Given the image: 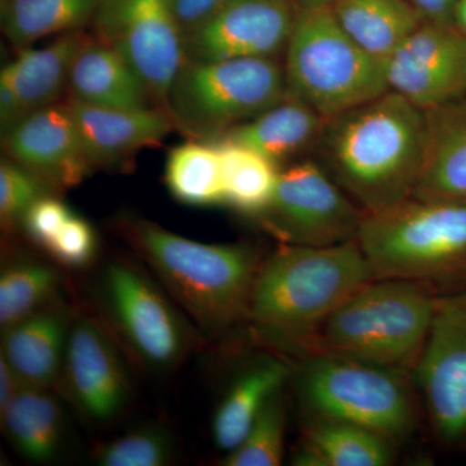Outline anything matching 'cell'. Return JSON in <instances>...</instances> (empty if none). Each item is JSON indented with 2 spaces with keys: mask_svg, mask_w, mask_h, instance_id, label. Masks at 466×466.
<instances>
[{
  "mask_svg": "<svg viewBox=\"0 0 466 466\" xmlns=\"http://www.w3.org/2000/svg\"><path fill=\"white\" fill-rule=\"evenodd\" d=\"M425 143V110L388 91L327 119L317 147L334 182L372 214L412 198Z\"/></svg>",
  "mask_w": 466,
  "mask_h": 466,
  "instance_id": "6da1fadb",
  "label": "cell"
},
{
  "mask_svg": "<svg viewBox=\"0 0 466 466\" xmlns=\"http://www.w3.org/2000/svg\"><path fill=\"white\" fill-rule=\"evenodd\" d=\"M373 279L357 240L323 248L281 244L260 263L247 321L263 342L308 357L328 318Z\"/></svg>",
  "mask_w": 466,
  "mask_h": 466,
  "instance_id": "7a4b0ae2",
  "label": "cell"
},
{
  "mask_svg": "<svg viewBox=\"0 0 466 466\" xmlns=\"http://www.w3.org/2000/svg\"><path fill=\"white\" fill-rule=\"evenodd\" d=\"M125 241L202 337H223L247 321L262 256L247 244H204L146 219L119 225Z\"/></svg>",
  "mask_w": 466,
  "mask_h": 466,
  "instance_id": "3957f363",
  "label": "cell"
},
{
  "mask_svg": "<svg viewBox=\"0 0 466 466\" xmlns=\"http://www.w3.org/2000/svg\"><path fill=\"white\" fill-rule=\"evenodd\" d=\"M437 300L424 284L373 279L328 318L312 354L342 355L410 376L431 332Z\"/></svg>",
  "mask_w": 466,
  "mask_h": 466,
  "instance_id": "277c9868",
  "label": "cell"
},
{
  "mask_svg": "<svg viewBox=\"0 0 466 466\" xmlns=\"http://www.w3.org/2000/svg\"><path fill=\"white\" fill-rule=\"evenodd\" d=\"M284 52L288 94L325 119L389 91L383 63L350 38L328 0L299 2Z\"/></svg>",
  "mask_w": 466,
  "mask_h": 466,
  "instance_id": "5b68a950",
  "label": "cell"
},
{
  "mask_svg": "<svg viewBox=\"0 0 466 466\" xmlns=\"http://www.w3.org/2000/svg\"><path fill=\"white\" fill-rule=\"evenodd\" d=\"M357 241L375 279L451 280L466 272V204L408 198L366 214Z\"/></svg>",
  "mask_w": 466,
  "mask_h": 466,
  "instance_id": "8992f818",
  "label": "cell"
},
{
  "mask_svg": "<svg viewBox=\"0 0 466 466\" xmlns=\"http://www.w3.org/2000/svg\"><path fill=\"white\" fill-rule=\"evenodd\" d=\"M101 321L143 370L167 375L200 345L202 334L155 279L126 259L104 263L94 284Z\"/></svg>",
  "mask_w": 466,
  "mask_h": 466,
  "instance_id": "52a82bcc",
  "label": "cell"
},
{
  "mask_svg": "<svg viewBox=\"0 0 466 466\" xmlns=\"http://www.w3.org/2000/svg\"><path fill=\"white\" fill-rule=\"evenodd\" d=\"M287 95L284 67L276 58L186 61L168 92L167 110L184 133L211 142Z\"/></svg>",
  "mask_w": 466,
  "mask_h": 466,
  "instance_id": "ba28073f",
  "label": "cell"
},
{
  "mask_svg": "<svg viewBox=\"0 0 466 466\" xmlns=\"http://www.w3.org/2000/svg\"><path fill=\"white\" fill-rule=\"evenodd\" d=\"M407 377L358 359L315 352L302 358L297 389L309 417L361 426L392 441L415 426Z\"/></svg>",
  "mask_w": 466,
  "mask_h": 466,
  "instance_id": "9c48e42d",
  "label": "cell"
},
{
  "mask_svg": "<svg viewBox=\"0 0 466 466\" xmlns=\"http://www.w3.org/2000/svg\"><path fill=\"white\" fill-rule=\"evenodd\" d=\"M364 216L323 167L303 161L280 171L274 198L256 219L283 244L323 248L357 240Z\"/></svg>",
  "mask_w": 466,
  "mask_h": 466,
  "instance_id": "30bf717a",
  "label": "cell"
},
{
  "mask_svg": "<svg viewBox=\"0 0 466 466\" xmlns=\"http://www.w3.org/2000/svg\"><path fill=\"white\" fill-rule=\"evenodd\" d=\"M95 35L112 46L167 109L168 92L186 64V39L168 0H101Z\"/></svg>",
  "mask_w": 466,
  "mask_h": 466,
  "instance_id": "8fae6325",
  "label": "cell"
},
{
  "mask_svg": "<svg viewBox=\"0 0 466 466\" xmlns=\"http://www.w3.org/2000/svg\"><path fill=\"white\" fill-rule=\"evenodd\" d=\"M113 334L103 321L75 315L60 382L85 420L109 425L133 397L130 373Z\"/></svg>",
  "mask_w": 466,
  "mask_h": 466,
  "instance_id": "7c38bea8",
  "label": "cell"
},
{
  "mask_svg": "<svg viewBox=\"0 0 466 466\" xmlns=\"http://www.w3.org/2000/svg\"><path fill=\"white\" fill-rule=\"evenodd\" d=\"M413 373L438 437L449 444L465 441L466 294L438 299Z\"/></svg>",
  "mask_w": 466,
  "mask_h": 466,
  "instance_id": "4fadbf2b",
  "label": "cell"
},
{
  "mask_svg": "<svg viewBox=\"0 0 466 466\" xmlns=\"http://www.w3.org/2000/svg\"><path fill=\"white\" fill-rule=\"evenodd\" d=\"M389 91L429 110L466 96V36L424 21L383 63Z\"/></svg>",
  "mask_w": 466,
  "mask_h": 466,
  "instance_id": "5bb4252c",
  "label": "cell"
},
{
  "mask_svg": "<svg viewBox=\"0 0 466 466\" xmlns=\"http://www.w3.org/2000/svg\"><path fill=\"white\" fill-rule=\"evenodd\" d=\"M299 8V0H225L186 36L187 61L275 58L287 48Z\"/></svg>",
  "mask_w": 466,
  "mask_h": 466,
  "instance_id": "9a60e30c",
  "label": "cell"
},
{
  "mask_svg": "<svg viewBox=\"0 0 466 466\" xmlns=\"http://www.w3.org/2000/svg\"><path fill=\"white\" fill-rule=\"evenodd\" d=\"M9 159L41 177L55 191L72 188L94 170L66 104L36 110L2 137Z\"/></svg>",
  "mask_w": 466,
  "mask_h": 466,
  "instance_id": "2e32d148",
  "label": "cell"
},
{
  "mask_svg": "<svg viewBox=\"0 0 466 466\" xmlns=\"http://www.w3.org/2000/svg\"><path fill=\"white\" fill-rule=\"evenodd\" d=\"M66 104L94 170H127L140 150L158 146L177 127L165 108H103L70 96Z\"/></svg>",
  "mask_w": 466,
  "mask_h": 466,
  "instance_id": "e0dca14e",
  "label": "cell"
},
{
  "mask_svg": "<svg viewBox=\"0 0 466 466\" xmlns=\"http://www.w3.org/2000/svg\"><path fill=\"white\" fill-rule=\"evenodd\" d=\"M73 318L58 299L2 330L0 355L24 386L52 389L60 382Z\"/></svg>",
  "mask_w": 466,
  "mask_h": 466,
  "instance_id": "ac0fdd59",
  "label": "cell"
},
{
  "mask_svg": "<svg viewBox=\"0 0 466 466\" xmlns=\"http://www.w3.org/2000/svg\"><path fill=\"white\" fill-rule=\"evenodd\" d=\"M425 116L424 161L412 198L466 204V96Z\"/></svg>",
  "mask_w": 466,
  "mask_h": 466,
  "instance_id": "d6986e66",
  "label": "cell"
},
{
  "mask_svg": "<svg viewBox=\"0 0 466 466\" xmlns=\"http://www.w3.org/2000/svg\"><path fill=\"white\" fill-rule=\"evenodd\" d=\"M70 97L112 109L149 108L152 95L142 76L112 46L88 35L70 69Z\"/></svg>",
  "mask_w": 466,
  "mask_h": 466,
  "instance_id": "ffe728a7",
  "label": "cell"
},
{
  "mask_svg": "<svg viewBox=\"0 0 466 466\" xmlns=\"http://www.w3.org/2000/svg\"><path fill=\"white\" fill-rule=\"evenodd\" d=\"M87 36L84 30L60 34L51 45L20 51L14 63L3 67L0 76L14 92L21 121L57 104L67 90L73 61Z\"/></svg>",
  "mask_w": 466,
  "mask_h": 466,
  "instance_id": "44dd1931",
  "label": "cell"
},
{
  "mask_svg": "<svg viewBox=\"0 0 466 466\" xmlns=\"http://www.w3.org/2000/svg\"><path fill=\"white\" fill-rule=\"evenodd\" d=\"M291 375L283 359L263 357L250 361L238 373L214 412L211 435L218 450L228 453L248 434L260 410Z\"/></svg>",
  "mask_w": 466,
  "mask_h": 466,
  "instance_id": "7402d4cb",
  "label": "cell"
},
{
  "mask_svg": "<svg viewBox=\"0 0 466 466\" xmlns=\"http://www.w3.org/2000/svg\"><path fill=\"white\" fill-rule=\"evenodd\" d=\"M325 122L317 110L288 94L271 108L218 139L249 147L280 165L317 146Z\"/></svg>",
  "mask_w": 466,
  "mask_h": 466,
  "instance_id": "603a6c76",
  "label": "cell"
},
{
  "mask_svg": "<svg viewBox=\"0 0 466 466\" xmlns=\"http://www.w3.org/2000/svg\"><path fill=\"white\" fill-rule=\"evenodd\" d=\"M0 416L9 441L26 461L51 464L63 455L66 413L51 389L23 386Z\"/></svg>",
  "mask_w": 466,
  "mask_h": 466,
  "instance_id": "cb8c5ba5",
  "label": "cell"
},
{
  "mask_svg": "<svg viewBox=\"0 0 466 466\" xmlns=\"http://www.w3.org/2000/svg\"><path fill=\"white\" fill-rule=\"evenodd\" d=\"M392 441L361 426L309 417L293 464L300 466H386Z\"/></svg>",
  "mask_w": 466,
  "mask_h": 466,
  "instance_id": "d4e9b609",
  "label": "cell"
},
{
  "mask_svg": "<svg viewBox=\"0 0 466 466\" xmlns=\"http://www.w3.org/2000/svg\"><path fill=\"white\" fill-rule=\"evenodd\" d=\"M350 38L385 63L424 18L408 0H328Z\"/></svg>",
  "mask_w": 466,
  "mask_h": 466,
  "instance_id": "484cf974",
  "label": "cell"
},
{
  "mask_svg": "<svg viewBox=\"0 0 466 466\" xmlns=\"http://www.w3.org/2000/svg\"><path fill=\"white\" fill-rule=\"evenodd\" d=\"M101 0H2V27L18 51L55 34L84 30Z\"/></svg>",
  "mask_w": 466,
  "mask_h": 466,
  "instance_id": "4316f807",
  "label": "cell"
},
{
  "mask_svg": "<svg viewBox=\"0 0 466 466\" xmlns=\"http://www.w3.org/2000/svg\"><path fill=\"white\" fill-rule=\"evenodd\" d=\"M165 182L180 204L195 208L226 205L222 156L216 142L191 140L168 152Z\"/></svg>",
  "mask_w": 466,
  "mask_h": 466,
  "instance_id": "83f0119b",
  "label": "cell"
},
{
  "mask_svg": "<svg viewBox=\"0 0 466 466\" xmlns=\"http://www.w3.org/2000/svg\"><path fill=\"white\" fill-rule=\"evenodd\" d=\"M222 156L226 205L233 210L258 218L268 208L278 186L280 168L262 153L231 142L211 140Z\"/></svg>",
  "mask_w": 466,
  "mask_h": 466,
  "instance_id": "f1b7e54d",
  "label": "cell"
},
{
  "mask_svg": "<svg viewBox=\"0 0 466 466\" xmlns=\"http://www.w3.org/2000/svg\"><path fill=\"white\" fill-rule=\"evenodd\" d=\"M61 275L56 267L33 258L8 263L0 274V327L18 323L58 299Z\"/></svg>",
  "mask_w": 466,
  "mask_h": 466,
  "instance_id": "f546056e",
  "label": "cell"
},
{
  "mask_svg": "<svg viewBox=\"0 0 466 466\" xmlns=\"http://www.w3.org/2000/svg\"><path fill=\"white\" fill-rule=\"evenodd\" d=\"M287 410L281 391L276 392L241 443L226 453L225 466H278L283 462Z\"/></svg>",
  "mask_w": 466,
  "mask_h": 466,
  "instance_id": "4dcf8cb0",
  "label": "cell"
},
{
  "mask_svg": "<svg viewBox=\"0 0 466 466\" xmlns=\"http://www.w3.org/2000/svg\"><path fill=\"white\" fill-rule=\"evenodd\" d=\"M173 435L162 425H146L100 444L92 452L100 466H165L173 461Z\"/></svg>",
  "mask_w": 466,
  "mask_h": 466,
  "instance_id": "1f68e13d",
  "label": "cell"
},
{
  "mask_svg": "<svg viewBox=\"0 0 466 466\" xmlns=\"http://www.w3.org/2000/svg\"><path fill=\"white\" fill-rule=\"evenodd\" d=\"M56 193L38 175L21 167L12 159L0 164V220L3 228L21 225L26 211L45 196Z\"/></svg>",
  "mask_w": 466,
  "mask_h": 466,
  "instance_id": "d6a6232c",
  "label": "cell"
},
{
  "mask_svg": "<svg viewBox=\"0 0 466 466\" xmlns=\"http://www.w3.org/2000/svg\"><path fill=\"white\" fill-rule=\"evenodd\" d=\"M99 240L91 223L73 213L46 249L58 265L67 268H86L94 262Z\"/></svg>",
  "mask_w": 466,
  "mask_h": 466,
  "instance_id": "836d02e7",
  "label": "cell"
},
{
  "mask_svg": "<svg viewBox=\"0 0 466 466\" xmlns=\"http://www.w3.org/2000/svg\"><path fill=\"white\" fill-rule=\"evenodd\" d=\"M72 214L66 202L52 193L36 201L26 211L20 226L34 244L46 250Z\"/></svg>",
  "mask_w": 466,
  "mask_h": 466,
  "instance_id": "e575fe53",
  "label": "cell"
},
{
  "mask_svg": "<svg viewBox=\"0 0 466 466\" xmlns=\"http://www.w3.org/2000/svg\"><path fill=\"white\" fill-rule=\"evenodd\" d=\"M184 39L200 29L225 3V0H168Z\"/></svg>",
  "mask_w": 466,
  "mask_h": 466,
  "instance_id": "d590c367",
  "label": "cell"
},
{
  "mask_svg": "<svg viewBox=\"0 0 466 466\" xmlns=\"http://www.w3.org/2000/svg\"><path fill=\"white\" fill-rule=\"evenodd\" d=\"M428 23L452 24L459 0H408Z\"/></svg>",
  "mask_w": 466,
  "mask_h": 466,
  "instance_id": "8d00e7d4",
  "label": "cell"
},
{
  "mask_svg": "<svg viewBox=\"0 0 466 466\" xmlns=\"http://www.w3.org/2000/svg\"><path fill=\"white\" fill-rule=\"evenodd\" d=\"M23 386L8 361L0 355V413L7 408Z\"/></svg>",
  "mask_w": 466,
  "mask_h": 466,
  "instance_id": "74e56055",
  "label": "cell"
},
{
  "mask_svg": "<svg viewBox=\"0 0 466 466\" xmlns=\"http://www.w3.org/2000/svg\"><path fill=\"white\" fill-rule=\"evenodd\" d=\"M452 24L466 36V0H459L453 11Z\"/></svg>",
  "mask_w": 466,
  "mask_h": 466,
  "instance_id": "f35d334b",
  "label": "cell"
},
{
  "mask_svg": "<svg viewBox=\"0 0 466 466\" xmlns=\"http://www.w3.org/2000/svg\"><path fill=\"white\" fill-rule=\"evenodd\" d=\"M299 2H308V0H299Z\"/></svg>",
  "mask_w": 466,
  "mask_h": 466,
  "instance_id": "ab89813d",
  "label": "cell"
}]
</instances>
